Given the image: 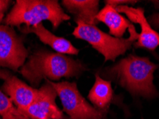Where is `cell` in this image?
<instances>
[{
	"mask_svg": "<svg viewBox=\"0 0 159 119\" xmlns=\"http://www.w3.org/2000/svg\"><path fill=\"white\" fill-rule=\"evenodd\" d=\"M98 22H102L109 28L110 34L116 38H123L126 29L132 24L120 15L113 6L107 4L95 17Z\"/></svg>",
	"mask_w": 159,
	"mask_h": 119,
	"instance_id": "12",
	"label": "cell"
},
{
	"mask_svg": "<svg viewBox=\"0 0 159 119\" xmlns=\"http://www.w3.org/2000/svg\"><path fill=\"white\" fill-rule=\"evenodd\" d=\"M1 119H30L21 112L9 98L0 90Z\"/></svg>",
	"mask_w": 159,
	"mask_h": 119,
	"instance_id": "14",
	"label": "cell"
},
{
	"mask_svg": "<svg viewBox=\"0 0 159 119\" xmlns=\"http://www.w3.org/2000/svg\"><path fill=\"white\" fill-rule=\"evenodd\" d=\"M0 79L3 81L0 90L7 96L20 111L26 109L35 101L38 88L28 85L9 69H0Z\"/></svg>",
	"mask_w": 159,
	"mask_h": 119,
	"instance_id": "7",
	"label": "cell"
},
{
	"mask_svg": "<svg viewBox=\"0 0 159 119\" xmlns=\"http://www.w3.org/2000/svg\"><path fill=\"white\" fill-rule=\"evenodd\" d=\"M158 66L148 58L129 55L104 70L107 79H113L133 94L146 98L158 95L153 84V74Z\"/></svg>",
	"mask_w": 159,
	"mask_h": 119,
	"instance_id": "2",
	"label": "cell"
},
{
	"mask_svg": "<svg viewBox=\"0 0 159 119\" xmlns=\"http://www.w3.org/2000/svg\"><path fill=\"white\" fill-rule=\"evenodd\" d=\"M55 88L65 111L70 119H105L106 111L91 106L78 91L75 82L63 81L54 82L44 80Z\"/></svg>",
	"mask_w": 159,
	"mask_h": 119,
	"instance_id": "5",
	"label": "cell"
},
{
	"mask_svg": "<svg viewBox=\"0 0 159 119\" xmlns=\"http://www.w3.org/2000/svg\"><path fill=\"white\" fill-rule=\"evenodd\" d=\"M70 19L56 0H17L3 20L4 24L17 27H33L48 21L54 29L63 22Z\"/></svg>",
	"mask_w": 159,
	"mask_h": 119,
	"instance_id": "3",
	"label": "cell"
},
{
	"mask_svg": "<svg viewBox=\"0 0 159 119\" xmlns=\"http://www.w3.org/2000/svg\"><path fill=\"white\" fill-rule=\"evenodd\" d=\"M118 12L124 13L133 22L138 23L141 26V32L139 34L135 46L136 48H144L154 51L159 46V34L154 31L149 24L142 8H133L128 6H117Z\"/></svg>",
	"mask_w": 159,
	"mask_h": 119,
	"instance_id": "9",
	"label": "cell"
},
{
	"mask_svg": "<svg viewBox=\"0 0 159 119\" xmlns=\"http://www.w3.org/2000/svg\"><path fill=\"white\" fill-rule=\"evenodd\" d=\"M29 56L22 38L14 27L0 24V69L18 71Z\"/></svg>",
	"mask_w": 159,
	"mask_h": 119,
	"instance_id": "6",
	"label": "cell"
},
{
	"mask_svg": "<svg viewBox=\"0 0 159 119\" xmlns=\"http://www.w3.org/2000/svg\"><path fill=\"white\" fill-rule=\"evenodd\" d=\"M151 22H153V24L159 25V14H157V15L153 16V17H152V19H151Z\"/></svg>",
	"mask_w": 159,
	"mask_h": 119,
	"instance_id": "16",
	"label": "cell"
},
{
	"mask_svg": "<svg viewBox=\"0 0 159 119\" xmlns=\"http://www.w3.org/2000/svg\"><path fill=\"white\" fill-rule=\"evenodd\" d=\"M0 119H1V118H0Z\"/></svg>",
	"mask_w": 159,
	"mask_h": 119,
	"instance_id": "17",
	"label": "cell"
},
{
	"mask_svg": "<svg viewBox=\"0 0 159 119\" xmlns=\"http://www.w3.org/2000/svg\"><path fill=\"white\" fill-rule=\"evenodd\" d=\"M38 89L35 101L20 111L30 119H67L55 102L57 94L55 88L45 81Z\"/></svg>",
	"mask_w": 159,
	"mask_h": 119,
	"instance_id": "8",
	"label": "cell"
},
{
	"mask_svg": "<svg viewBox=\"0 0 159 119\" xmlns=\"http://www.w3.org/2000/svg\"><path fill=\"white\" fill-rule=\"evenodd\" d=\"M86 70L87 67L80 61L62 53L38 49L29 56L19 71L32 87L37 88L43 80L53 81L78 77Z\"/></svg>",
	"mask_w": 159,
	"mask_h": 119,
	"instance_id": "1",
	"label": "cell"
},
{
	"mask_svg": "<svg viewBox=\"0 0 159 119\" xmlns=\"http://www.w3.org/2000/svg\"><path fill=\"white\" fill-rule=\"evenodd\" d=\"M88 97L95 108L100 111H107L113 99L111 82L101 78L98 73L95 74V83L89 91Z\"/></svg>",
	"mask_w": 159,
	"mask_h": 119,
	"instance_id": "13",
	"label": "cell"
},
{
	"mask_svg": "<svg viewBox=\"0 0 159 119\" xmlns=\"http://www.w3.org/2000/svg\"><path fill=\"white\" fill-rule=\"evenodd\" d=\"M77 27L72 35L77 39L87 41L93 49L103 56L105 62L114 61L125 53L138 39L139 34L133 24L128 29L130 36L127 39L116 38L101 31L95 25L88 24L83 21L75 19Z\"/></svg>",
	"mask_w": 159,
	"mask_h": 119,
	"instance_id": "4",
	"label": "cell"
},
{
	"mask_svg": "<svg viewBox=\"0 0 159 119\" xmlns=\"http://www.w3.org/2000/svg\"><path fill=\"white\" fill-rule=\"evenodd\" d=\"M10 0H0V24L3 22L5 14L11 4Z\"/></svg>",
	"mask_w": 159,
	"mask_h": 119,
	"instance_id": "15",
	"label": "cell"
},
{
	"mask_svg": "<svg viewBox=\"0 0 159 119\" xmlns=\"http://www.w3.org/2000/svg\"><path fill=\"white\" fill-rule=\"evenodd\" d=\"M23 34H33L36 35L40 41L46 45L50 46L57 53L62 54L78 55L80 50L72 45L69 40L61 36L53 34L44 27L43 23L33 27H22L20 28Z\"/></svg>",
	"mask_w": 159,
	"mask_h": 119,
	"instance_id": "10",
	"label": "cell"
},
{
	"mask_svg": "<svg viewBox=\"0 0 159 119\" xmlns=\"http://www.w3.org/2000/svg\"><path fill=\"white\" fill-rule=\"evenodd\" d=\"M62 4L72 15L75 19L83 21L90 25H96L95 17L99 12V1L97 0H63Z\"/></svg>",
	"mask_w": 159,
	"mask_h": 119,
	"instance_id": "11",
	"label": "cell"
}]
</instances>
